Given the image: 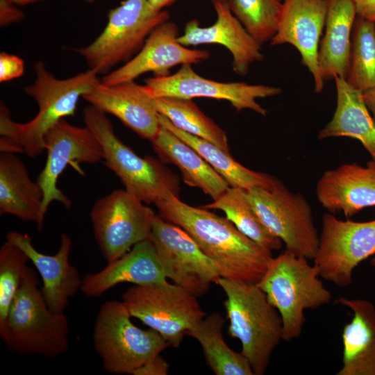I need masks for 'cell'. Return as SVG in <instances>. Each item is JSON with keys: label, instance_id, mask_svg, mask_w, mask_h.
<instances>
[{"label": "cell", "instance_id": "1f68e13d", "mask_svg": "<svg viewBox=\"0 0 375 375\" xmlns=\"http://www.w3.org/2000/svg\"><path fill=\"white\" fill-rule=\"evenodd\" d=\"M346 82L362 92L375 88V22L356 17Z\"/></svg>", "mask_w": 375, "mask_h": 375}, {"label": "cell", "instance_id": "277c9868", "mask_svg": "<svg viewBox=\"0 0 375 375\" xmlns=\"http://www.w3.org/2000/svg\"><path fill=\"white\" fill-rule=\"evenodd\" d=\"M217 284L226 297L224 304L229 334L240 341L241 353L254 375L264 374L273 351L283 340L279 312L257 284L223 277Z\"/></svg>", "mask_w": 375, "mask_h": 375}, {"label": "cell", "instance_id": "4316f807", "mask_svg": "<svg viewBox=\"0 0 375 375\" xmlns=\"http://www.w3.org/2000/svg\"><path fill=\"white\" fill-rule=\"evenodd\" d=\"M337 105L331 121L319 132L317 138L348 137L360 142L375 160V119L366 106L362 92L343 78H334Z\"/></svg>", "mask_w": 375, "mask_h": 375}, {"label": "cell", "instance_id": "484cf974", "mask_svg": "<svg viewBox=\"0 0 375 375\" xmlns=\"http://www.w3.org/2000/svg\"><path fill=\"white\" fill-rule=\"evenodd\" d=\"M151 142L160 161L178 167L185 183L201 189L213 200L230 187L196 150L160 124Z\"/></svg>", "mask_w": 375, "mask_h": 375}, {"label": "cell", "instance_id": "e575fe53", "mask_svg": "<svg viewBox=\"0 0 375 375\" xmlns=\"http://www.w3.org/2000/svg\"><path fill=\"white\" fill-rule=\"evenodd\" d=\"M24 72V60L6 52L0 53V82H6L22 76Z\"/></svg>", "mask_w": 375, "mask_h": 375}, {"label": "cell", "instance_id": "d590c367", "mask_svg": "<svg viewBox=\"0 0 375 375\" xmlns=\"http://www.w3.org/2000/svg\"><path fill=\"white\" fill-rule=\"evenodd\" d=\"M168 372V363L158 354L142 364L133 375H167Z\"/></svg>", "mask_w": 375, "mask_h": 375}, {"label": "cell", "instance_id": "f1b7e54d", "mask_svg": "<svg viewBox=\"0 0 375 375\" xmlns=\"http://www.w3.org/2000/svg\"><path fill=\"white\" fill-rule=\"evenodd\" d=\"M225 319L218 312L205 317L186 335L201 346L206 362L216 375H254L251 366L241 352L226 343L222 330Z\"/></svg>", "mask_w": 375, "mask_h": 375}, {"label": "cell", "instance_id": "9c48e42d", "mask_svg": "<svg viewBox=\"0 0 375 375\" xmlns=\"http://www.w3.org/2000/svg\"><path fill=\"white\" fill-rule=\"evenodd\" d=\"M122 302L131 317L157 331L169 347H178L206 313L197 297L168 281L130 287Z\"/></svg>", "mask_w": 375, "mask_h": 375}, {"label": "cell", "instance_id": "b9f144b4", "mask_svg": "<svg viewBox=\"0 0 375 375\" xmlns=\"http://www.w3.org/2000/svg\"><path fill=\"white\" fill-rule=\"evenodd\" d=\"M206 1H210L212 3H215V2H217V1H221V2H224V3H226V0H206Z\"/></svg>", "mask_w": 375, "mask_h": 375}, {"label": "cell", "instance_id": "7a4b0ae2", "mask_svg": "<svg viewBox=\"0 0 375 375\" xmlns=\"http://www.w3.org/2000/svg\"><path fill=\"white\" fill-rule=\"evenodd\" d=\"M34 71L35 81L24 91L36 101L38 112L31 121L17 123L1 103V152L25 153L30 158L40 155L45 150L48 131L60 119L73 116L79 98L100 81L97 72L90 69L66 79L56 78L42 61L35 64Z\"/></svg>", "mask_w": 375, "mask_h": 375}, {"label": "cell", "instance_id": "ee69618b", "mask_svg": "<svg viewBox=\"0 0 375 375\" xmlns=\"http://www.w3.org/2000/svg\"><path fill=\"white\" fill-rule=\"evenodd\" d=\"M88 3H93L94 0H85Z\"/></svg>", "mask_w": 375, "mask_h": 375}, {"label": "cell", "instance_id": "6da1fadb", "mask_svg": "<svg viewBox=\"0 0 375 375\" xmlns=\"http://www.w3.org/2000/svg\"><path fill=\"white\" fill-rule=\"evenodd\" d=\"M159 215L182 228L212 261L221 277L257 284L272 259L226 217L188 205L169 193L155 203Z\"/></svg>", "mask_w": 375, "mask_h": 375}, {"label": "cell", "instance_id": "e0dca14e", "mask_svg": "<svg viewBox=\"0 0 375 375\" xmlns=\"http://www.w3.org/2000/svg\"><path fill=\"white\" fill-rule=\"evenodd\" d=\"M326 10V0H283L276 33L270 41L272 46L290 44L298 50L302 64L313 76L316 92H321L324 85L318 51Z\"/></svg>", "mask_w": 375, "mask_h": 375}, {"label": "cell", "instance_id": "74e56055", "mask_svg": "<svg viewBox=\"0 0 375 375\" xmlns=\"http://www.w3.org/2000/svg\"><path fill=\"white\" fill-rule=\"evenodd\" d=\"M357 16L375 22V0H352Z\"/></svg>", "mask_w": 375, "mask_h": 375}, {"label": "cell", "instance_id": "3957f363", "mask_svg": "<svg viewBox=\"0 0 375 375\" xmlns=\"http://www.w3.org/2000/svg\"><path fill=\"white\" fill-rule=\"evenodd\" d=\"M69 331L66 315L50 310L36 272L28 267L0 331L1 338L14 353L53 358L68 350Z\"/></svg>", "mask_w": 375, "mask_h": 375}, {"label": "cell", "instance_id": "44dd1931", "mask_svg": "<svg viewBox=\"0 0 375 375\" xmlns=\"http://www.w3.org/2000/svg\"><path fill=\"white\" fill-rule=\"evenodd\" d=\"M318 201L330 213L351 217L365 208L375 206V160L365 167L343 164L325 171L316 184Z\"/></svg>", "mask_w": 375, "mask_h": 375}, {"label": "cell", "instance_id": "ab89813d", "mask_svg": "<svg viewBox=\"0 0 375 375\" xmlns=\"http://www.w3.org/2000/svg\"><path fill=\"white\" fill-rule=\"evenodd\" d=\"M176 0H148L149 3L157 10H164V8L171 5Z\"/></svg>", "mask_w": 375, "mask_h": 375}, {"label": "cell", "instance_id": "60d3db41", "mask_svg": "<svg viewBox=\"0 0 375 375\" xmlns=\"http://www.w3.org/2000/svg\"><path fill=\"white\" fill-rule=\"evenodd\" d=\"M17 6H25L44 0H12Z\"/></svg>", "mask_w": 375, "mask_h": 375}, {"label": "cell", "instance_id": "8992f818", "mask_svg": "<svg viewBox=\"0 0 375 375\" xmlns=\"http://www.w3.org/2000/svg\"><path fill=\"white\" fill-rule=\"evenodd\" d=\"M83 119L101 146L105 164L127 192L146 204L155 203L169 193L178 195L177 177L162 161L142 158L122 142L106 113L91 105L85 108Z\"/></svg>", "mask_w": 375, "mask_h": 375}, {"label": "cell", "instance_id": "5bb4252c", "mask_svg": "<svg viewBox=\"0 0 375 375\" xmlns=\"http://www.w3.org/2000/svg\"><path fill=\"white\" fill-rule=\"evenodd\" d=\"M144 83V90L153 99L175 97L192 99L203 97L226 100L238 111L249 109L262 116L267 115V110L261 106L256 99L274 97L282 92L280 88L270 85L208 79L197 74L189 64L181 65L173 74L149 78Z\"/></svg>", "mask_w": 375, "mask_h": 375}, {"label": "cell", "instance_id": "d6a6232c", "mask_svg": "<svg viewBox=\"0 0 375 375\" xmlns=\"http://www.w3.org/2000/svg\"><path fill=\"white\" fill-rule=\"evenodd\" d=\"M231 12L260 44L276 33L283 0H226Z\"/></svg>", "mask_w": 375, "mask_h": 375}, {"label": "cell", "instance_id": "ba28073f", "mask_svg": "<svg viewBox=\"0 0 375 375\" xmlns=\"http://www.w3.org/2000/svg\"><path fill=\"white\" fill-rule=\"evenodd\" d=\"M121 301L104 302L96 317L92 340L102 367L109 373L131 374L169 346L157 331L142 330L131 320Z\"/></svg>", "mask_w": 375, "mask_h": 375}, {"label": "cell", "instance_id": "cb8c5ba5", "mask_svg": "<svg viewBox=\"0 0 375 375\" xmlns=\"http://www.w3.org/2000/svg\"><path fill=\"white\" fill-rule=\"evenodd\" d=\"M43 192L30 178L26 165L15 153L0 154V215L9 214L36 224L42 231L45 214Z\"/></svg>", "mask_w": 375, "mask_h": 375}, {"label": "cell", "instance_id": "4dcf8cb0", "mask_svg": "<svg viewBox=\"0 0 375 375\" xmlns=\"http://www.w3.org/2000/svg\"><path fill=\"white\" fill-rule=\"evenodd\" d=\"M153 100L158 113L167 117L176 128L229 152L226 133L206 116L192 99L160 97Z\"/></svg>", "mask_w": 375, "mask_h": 375}, {"label": "cell", "instance_id": "ffe728a7", "mask_svg": "<svg viewBox=\"0 0 375 375\" xmlns=\"http://www.w3.org/2000/svg\"><path fill=\"white\" fill-rule=\"evenodd\" d=\"M82 97L103 112L115 116L142 138L151 141L159 130L153 98L134 81L111 85L99 81Z\"/></svg>", "mask_w": 375, "mask_h": 375}, {"label": "cell", "instance_id": "d6986e66", "mask_svg": "<svg viewBox=\"0 0 375 375\" xmlns=\"http://www.w3.org/2000/svg\"><path fill=\"white\" fill-rule=\"evenodd\" d=\"M216 15L215 22L201 27L197 19L189 21L178 42L185 47L207 44H220L232 56V67L235 74L245 76L251 65L264 58L261 44L258 43L234 16L226 3H212Z\"/></svg>", "mask_w": 375, "mask_h": 375}, {"label": "cell", "instance_id": "4fadbf2b", "mask_svg": "<svg viewBox=\"0 0 375 375\" xmlns=\"http://www.w3.org/2000/svg\"><path fill=\"white\" fill-rule=\"evenodd\" d=\"M149 239L165 276L195 297H201L221 277L212 261L182 228L156 215Z\"/></svg>", "mask_w": 375, "mask_h": 375}, {"label": "cell", "instance_id": "8fae6325", "mask_svg": "<svg viewBox=\"0 0 375 375\" xmlns=\"http://www.w3.org/2000/svg\"><path fill=\"white\" fill-rule=\"evenodd\" d=\"M156 215L126 190H116L94 203L90 219L95 240L108 262L149 239Z\"/></svg>", "mask_w": 375, "mask_h": 375}, {"label": "cell", "instance_id": "603a6c76", "mask_svg": "<svg viewBox=\"0 0 375 375\" xmlns=\"http://www.w3.org/2000/svg\"><path fill=\"white\" fill-rule=\"evenodd\" d=\"M353 318L342 331V365L336 375H375V306L369 301L340 297Z\"/></svg>", "mask_w": 375, "mask_h": 375}, {"label": "cell", "instance_id": "ac0fdd59", "mask_svg": "<svg viewBox=\"0 0 375 375\" xmlns=\"http://www.w3.org/2000/svg\"><path fill=\"white\" fill-rule=\"evenodd\" d=\"M6 240L20 247L36 268L42 282L40 290L50 310L65 312L69 300L81 290L82 283L77 268L69 260L72 238L62 233L59 249L54 255L40 252L31 237L15 231L7 233Z\"/></svg>", "mask_w": 375, "mask_h": 375}, {"label": "cell", "instance_id": "30bf717a", "mask_svg": "<svg viewBox=\"0 0 375 375\" xmlns=\"http://www.w3.org/2000/svg\"><path fill=\"white\" fill-rule=\"evenodd\" d=\"M265 226L294 254L313 260L319 235L315 226L311 206L301 193H294L274 176L270 190H244Z\"/></svg>", "mask_w": 375, "mask_h": 375}, {"label": "cell", "instance_id": "9a60e30c", "mask_svg": "<svg viewBox=\"0 0 375 375\" xmlns=\"http://www.w3.org/2000/svg\"><path fill=\"white\" fill-rule=\"evenodd\" d=\"M44 146L47 160L37 179L44 194L43 212L46 214L52 201L60 202L70 210L72 201L58 188V179L69 164L97 163L103 160L101 146L87 126H75L64 119L46 133Z\"/></svg>", "mask_w": 375, "mask_h": 375}, {"label": "cell", "instance_id": "83f0119b", "mask_svg": "<svg viewBox=\"0 0 375 375\" xmlns=\"http://www.w3.org/2000/svg\"><path fill=\"white\" fill-rule=\"evenodd\" d=\"M159 123L196 150L227 182L230 187L244 190L253 188L270 190L274 176L249 169L237 162L230 154L212 142L176 128L159 113Z\"/></svg>", "mask_w": 375, "mask_h": 375}, {"label": "cell", "instance_id": "7402d4cb", "mask_svg": "<svg viewBox=\"0 0 375 375\" xmlns=\"http://www.w3.org/2000/svg\"><path fill=\"white\" fill-rule=\"evenodd\" d=\"M166 281L154 246L147 239L136 244L119 258L108 262L101 271L85 274L81 290L88 297L97 298L121 283L142 285Z\"/></svg>", "mask_w": 375, "mask_h": 375}, {"label": "cell", "instance_id": "8d00e7d4", "mask_svg": "<svg viewBox=\"0 0 375 375\" xmlns=\"http://www.w3.org/2000/svg\"><path fill=\"white\" fill-rule=\"evenodd\" d=\"M12 0H0V25L6 26L20 21L24 13Z\"/></svg>", "mask_w": 375, "mask_h": 375}, {"label": "cell", "instance_id": "d4e9b609", "mask_svg": "<svg viewBox=\"0 0 375 375\" xmlns=\"http://www.w3.org/2000/svg\"><path fill=\"white\" fill-rule=\"evenodd\" d=\"M324 34L318 51V66L324 81L347 75L351 34L357 17L352 0H326Z\"/></svg>", "mask_w": 375, "mask_h": 375}, {"label": "cell", "instance_id": "7bdbcfd3", "mask_svg": "<svg viewBox=\"0 0 375 375\" xmlns=\"http://www.w3.org/2000/svg\"><path fill=\"white\" fill-rule=\"evenodd\" d=\"M370 264L375 267V257L372 259Z\"/></svg>", "mask_w": 375, "mask_h": 375}, {"label": "cell", "instance_id": "f35d334b", "mask_svg": "<svg viewBox=\"0 0 375 375\" xmlns=\"http://www.w3.org/2000/svg\"><path fill=\"white\" fill-rule=\"evenodd\" d=\"M362 97L366 106L375 119V88L362 92Z\"/></svg>", "mask_w": 375, "mask_h": 375}, {"label": "cell", "instance_id": "836d02e7", "mask_svg": "<svg viewBox=\"0 0 375 375\" xmlns=\"http://www.w3.org/2000/svg\"><path fill=\"white\" fill-rule=\"evenodd\" d=\"M30 261L26 253L6 240L0 248V331L6 322L12 301L19 289Z\"/></svg>", "mask_w": 375, "mask_h": 375}, {"label": "cell", "instance_id": "5b68a950", "mask_svg": "<svg viewBox=\"0 0 375 375\" xmlns=\"http://www.w3.org/2000/svg\"><path fill=\"white\" fill-rule=\"evenodd\" d=\"M318 268L308 259L285 249L272 258L257 283L268 301L279 312L283 322V340L300 337L306 321L304 311L329 303L332 294L319 278Z\"/></svg>", "mask_w": 375, "mask_h": 375}, {"label": "cell", "instance_id": "52a82bcc", "mask_svg": "<svg viewBox=\"0 0 375 375\" xmlns=\"http://www.w3.org/2000/svg\"><path fill=\"white\" fill-rule=\"evenodd\" d=\"M169 19L167 10H156L148 0H125L108 12L106 27L91 44L74 50L90 69L106 75L133 58L152 31Z\"/></svg>", "mask_w": 375, "mask_h": 375}, {"label": "cell", "instance_id": "7c38bea8", "mask_svg": "<svg viewBox=\"0 0 375 375\" xmlns=\"http://www.w3.org/2000/svg\"><path fill=\"white\" fill-rule=\"evenodd\" d=\"M375 253V219L343 221L332 213L322 217L319 243L314 265L319 276L339 287L353 282V272Z\"/></svg>", "mask_w": 375, "mask_h": 375}, {"label": "cell", "instance_id": "f546056e", "mask_svg": "<svg viewBox=\"0 0 375 375\" xmlns=\"http://www.w3.org/2000/svg\"><path fill=\"white\" fill-rule=\"evenodd\" d=\"M201 207L223 211L242 233L264 249L272 252L282 248V240L262 222L244 190L229 187L212 202Z\"/></svg>", "mask_w": 375, "mask_h": 375}, {"label": "cell", "instance_id": "2e32d148", "mask_svg": "<svg viewBox=\"0 0 375 375\" xmlns=\"http://www.w3.org/2000/svg\"><path fill=\"white\" fill-rule=\"evenodd\" d=\"M179 35L174 22L168 20L160 24L148 36L140 51L120 67L104 75L101 83L111 85L132 81L147 72L165 76L174 66L199 64L210 57L207 50L192 49L181 44Z\"/></svg>", "mask_w": 375, "mask_h": 375}]
</instances>
